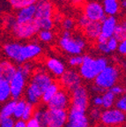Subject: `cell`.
<instances>
[{
  "label": "cell",
  "instance_id": "2e32d148",
  "mask_svg": "<svg viewBox=\"0 0 126 127\" xmlns=\"http://www.w3.org/2000/svg\"><path fill=\"white\" fill-rule=\"evenodd\" d=\"M42 49L38 43L31 42V43L24 44L21 46V57L23 62L32 60L33 58H36L41 55Z\"/></svg>",
  "mask_w": 126,
  "mask_h": 127
},
{
  "label": "cell",
  "instance_id": "30bf717a",
  "mask_svg": "<svg viewBox=\"0 0 126 127\" xmlns=\"http://www.w3.org/2000/svg\"><path fill=\"white\" fill-rule=\"evenodd\" d=\"M84 15L90 21L101 22L107 16L105 14L101 4L96 1H91L86 4L84 7Z\"/></svg>",
  "mask_w": 126,
  "mask_h": 127
},
{
  "label": "cell",
  "instance_id": "f5cc1de1",
  "mask_svg": "<svg viewBox=\"0 0 126 127\" xmlns=\"http://www.w3.org/2000/svg\"><path fill=\"white\" fill-rule=\"evenodd\" d=\"M0 10H1V9H0Z\"/></svg>",
  "mask_w": 126,
  "mask_h": 127
},
{
  "label": "cell",
  "instance_id": "f1b7e54d",
  "mask_svg": "<svg viewBox=\"0 0 126 127\" xmlns=\"http://www.w3.org/2000/svg\"><path fill=\"white\" fill-rule=\"evenodd\" d=\"M34 106L30 104V103L27 102V105H26V108L24 109V112L22 114V117H21V120L25 122H28V120L32 118L33 117V113H34Z\"/></svg>",
  "mask_w": 126,
  "mask_h": 127
},
{
  "label": "cell",
  "instance_id": "1f68e13d",
  "mask_svg": "<svg viewBox=\"0 0 126 127\" xmlns=\"http://www.w3.org/2000/svg\"><path fill=\"white\" fill-rule=\"evenodd\" d=\"M114 105L116 106V109H119V110L123 111V112H125V110H126V97H125V95H122V96H120L117 100H116Z\"/></svg>",
  "mask_w": 126,
  "mask_h": 127
},
{
  "label": "cell",
  "instance_id": "d6a6232c",
  "mask_svg": "<svg viewBox=\"0 0 126 127\" xmlns=\"http://www.w3.org/2000/svg\"><path fill=\"white\" fill-rule=\"evenodd\" d=\"M100 115H101V110L100 109V108L94 107L90 109L88 118L93 121H100Z\"/></svg>",
  "mask_w": 126,
  "mask_h": 127
},
{
  "label": "cell",
  "instance_id": "484cf974",
  "mask_svg": "<svg viewBox=\"0 0 126 127\" xmlns=\"http://www.w3.org/2000/svg\"><path fill=\"white\" fill-rule=\"evenodd\" d=\"M101 100H102L101 107H103L105 109H108L114 106L115 101H116V96L109 90H106L101 95Z\"/></svg>",
  "mask_w": 126,
  "mask_h": 127
},
{
  "label": "cell",
  "instance_id": "5bb4252c",
  "mask_svg": "<svg viewBox=\"0 0 126 127\" xmlns=\"http://www.w3.org/2000/svg\"><path fill=\"white\" fill-rule=\"evenodd\" d=\"M90 120L84 112L70 109L68 112V120L64 127H89Z\"/></svg>",
  "mask_w": 126,
  "mask_h": 127
},
{
  "label": "cell",
  "instance_id": "f6af8a7d",
  "mask_svg": "<svg viewBox=\"0 0 126 127\" xmlns=\"http://www.w3.org/2000/svg\"><path fill=\"white\" fill-rule=\"evenodd\" d=\"M108 38H107L105 35L100 34V35L98 36V38L96 39V42L97 43H106L107 41H108Z\"/></svg>",
  "mask_w": 126,
  "mask_h": 127
},
{
  "label": "cell",
  "instance_id": "c3c4849f",
  "mask_svg": "<svg viewBox=\"0 0 126 127\" xmlns=\"http://www.w3.org/2000/svg\"><path fill=\"white\" fill-rule=\"evenodd\" d=\"M121 6H122L123 8H124V9L126 8V1H125V0H123V1H122V5H121Z\"/></svg>",
  "mask_w": 126,
  "mask_h": 127
},
{
  "label": "cell",
  "instance_id": "83f0119b",
  "mask_svg": "<svg viewBox=\"0 0 126 127\" xmlns=\"http://www.w3.org/2000/svg\"><path fill=\"white\" fill-rule=\"evenodd\" d=\"M27 101L24 99H20L16 101V105L14 108L13 111V117L17 119H20L22 117V114L24 112V109L26 108Z\"/></svg>",
  "mask_w": 126,
  "mask_h": 127
},
{
  "label": "cell",
  "instance_id": "8fae6325",
  "mask_svg": "<svg viewBox=\"0 0 126 127\" xmlns=\"http://www.w3.org/2000/svg\"><path fill=\"white\" fill-rule=\"evenodd\" d=\"M47 104L49 109L66 110L71 105V96L66 90L59 89V91L54 95V97Z\"/></svg>",
  "mask_w": 126,
  "mask_h": 127
},
{
  "label": "cell",
  "instance_id": "52a82bcc",
  "mask_svg": "<svg viewBox=\"0 0 126 127\" xmlns=\"http://www.w3.org/2000/svg\"><path fill=\"white\" fill-rule=\"evenodd\" d=\"M59 45L63 50L70 55L79 56L86 47V41L81 36H68L59 39Z\"/></svg>",
  "mask_w": 126,
  "mask_h": 127
},
{
  "label": "cell",
  "instance_id": "681fc988",
  "mask_svg": "<svg viewBox=\"0 0 126 127\" xmlns=\"http://www.w3.org/2000/svg\"><path fill=\"white\" fill-rule=\"evenodd\" d=\"M95 127H106V126H103V125H101V126H95Z\"/></svg>",
  "mask_w": 126,
  "mask_h": 127
},
{
  "label": "cell",
  "instance_id": "9c48e42d",
  "mask_svg": "<svg viewBox=\"0 0 126 127\" xmlns=\"http://www.w3.org/2000/svg\"><path fill=\"white\" fill-rule=\"evenodd\" d=\"M27 79L28 78H26L20 71L17 70L13 77L10 79L9 85H10L11 98H12V100L18 101L21 98L26 89Z\"/></svg>",
  "mask_w": 126,
  "mask_h": 127
},
{
  "label": "cell",
  "instance_id": "7dc6e473",
  "mask_svg": "<svg viewBox=\"0 0 126 127\" xmlns=\"http://www.w3.org/2000/svg\"><path fill=\"white\" fill-rule=\"evenodd\" d=\"M84 0H71V2L73 3V4H80V3H82Z\"/></svg>",
  "mask_w": 126,
  "mask_h": 127
},
{
  "label": "cell",
  "instance_id": "bcb514c9",
  "mask_svg": "<svg viewBox=\"0 0 126 127\" xmlns=\"http://www.w3.org/2000/svg\"><path fill=\"white\" fill-rule=\"evenodd\" d=\"M92 91H94V93H96V94H100V93H104L106 90L101 89L100 87H97L96 85H93V87H92Z\"/></svg>",
  "mask_w": 126,
  "mask_h": 127
},
{
  "label": "cell",
  "instance_id": "ba28073f",
  "mask_svg": "<svg viewBox=\"0 0 126 127\" xmlns=\"http://www.w3.org/2000/svg\"><path fill=\"white\" fill-rule=\"evenodd\" d=\"M100 121L106 127L120 126L125 122V113L116 108L104 109L101 111Z\"/></svg>",
  "mask_w": 126,
  "mask_h": 127
},
{
  "label": "cell",
  "instance_id": "60d3db41",
  "mask_svg": "<svg viewBox=\"0 0 126 127\" xmlns=\"http://www.w3.org/2000/svg\"><path fill=\"white\" fill-rule=\"evenodd\" d=\"M116 50L121 54V55H125L126 54V41H122L118 43V46H117V49Z\"/></svg>",
  "mask_w": 126,
  "mask_h": 127
},
{
  "label": "cell",
  "instance_id": "7c38bea8",
  "mask_svg": "<svg viewBox=\"0 0 126 127\" xmlns=\"http://www.w3.org/2000/svg\"><path fill=\"white\" fill-rule=\"evenodd\" d=\"M60 84L68 90H73L82 84V79L79 72L73 69L65 70L60 77Z\"/></svg>",
  "mask_w": 126,
  "mask_h": 127
},
{
  "label": "cell",
  "instance_id": "e0dca14e",
  "mask_svg": "<svg viewBox=\"0 0 126 127\" xmlns=\"http://www.w3.org/2000/svg\"><path fill=\"white\" fill-rule=\"evenodd\" d=\"M117 19L116 16H107L100 22V34L105 35L107 38L113 36L115 28L117 25Z\"/></svg>",
  "mask_w": 126,
  "mask_h": 127
},
{
  "label": "cell",
  "instance_id": "44dd1931",
  "mask_svg": "<svg viewBox=\"0 0 126 127\" xmlns=\"http://www.w3.org/2000/svg\"><path fill=\"white\" fill-rule=\"evenodd\" d=\"M101 5L106 16H116L120 11V3L118 0H103Z\"/></svg>",
  "mask_w": 126,
  "mask_h": 127
},
{
  "label": "cell",
  "instance_id": "f907efd6",
  "mask_svg": "<svg viewBox=\"0 0 126 127\" xmlns=\"http://www.w3.org/2000/svg\"><path fill=\"white\" fill-rule=\"evenodd\" d=\"M60 1H63L64 2V1H68V0H60Z\"/></svg>",
  "mask_w": 126,
  "mask_h": 127
},
{
  "label": "cell",
  "instance_id": "ab89813d",
  "mask_svg": "<svg viewBox=\"0 0 126 127\" xmlns=\"http://www.w3.org/2000/svg\"><path fill=\"white\" fill-rule=\"evenodd\" d=\"M27 127H44L41 125L37 119H35L34 117H32L30 120H28L27 122Z\"/></svg>",
  "mask_w": 126,
  "mask_h": 127
},
{
  "label": "cell",
  "instance_id": "8992f818",
  "mask_svg": "<svg viewBox=\"0 0 126 127\" xmlns=\"http://www.w3.org/2000/svg\"><path fill=\"white\" fill-rule=\"evenodd\" d=\"M89 106V94L84 86H79L71 90L70 109L86 113Z\"/></svg>",
  "mask_w": 126,
  "mask_h": 127
},
{
  "label": "cell",
  "instance_id": "277c9868",
  "mask_svg": "<svg viewBox=\"0 0 126 127\" xmlns=\"http://www.w3.org/2000/svg\"><path fill=\"white\" fill-rule=\"evenodd\" d=\"M10 20L11 21L9 23V27L12 29L14 36L18 39H29V38L34 36L36 34H38V32L40 31V28L35 20L22 22V23L16 22L15 18H12Z\"/></svg>",
  "mask_w": 126,
  "mask_h": 127
},
{
  "label": "cell",
  "instance_id": "d590c367",
  "mask_svg": "<svg viewBox=\"0 0 126 127\" xmlns=\"http://www.w3.org/2000/svg\"><path fill=\"white\" fill-rule=\"evenodd\" d=\"M82 58H83L81 56H72L68 60V64L71 66H73V67L80 66V64H82Z\"/></svg>",
  "mask_w": 126,
  "mask_h": 127
},
{
  "label": "cell",
  "instance_id": "ac0fdd59",
  "mask_svg": "<svg viewBox=\"0 0 126 127\" xmlns=\"http://www.w3.org/2000/svg\"><path fill=\"white\" fill-rule=\"evenodd\" d=\"M46 66H47L48 71L57 78L61 77L66 70L64 64L60 59L56 58H49L46 61Z\"/></svg>",
  "mask_w": 126,
  "mask_h": 127
},
{
  "label": "cell",
  "instance_id": "816d5d0a",
  "mask_svg": "<svg viewBox=\"0 0 126 127\" xmlns=\"http://www.w3.org/2000/svg\"><path fill=\"white\" fill-rule=\"evenodd\" d=\"M9 1H11V0H9Z\"/></svg>",
  "mask_w": 126,
  "mask_h": 127
},
{
  "label": "cell",
  "instance_id": "ffe728a7",
  "mask_svg": "<svg viewBox=\"0 0 126 127\" xmlns=\"http://www.w3.org/2000/svg\"><path fill=\"white\" fill-rule=\"evenodd\" d=\"M34 14H35V4L21 8L18 10V12L16 14L15 21L18 23H22L34 20Z\"/></svg>",
  "mask_w": 126,
  "mask_h": 127
},
{
  "label": "cell",
  "instance_id": "b9f144b4",
  "mask_svg": "<svg viewBox=\"0 0 126 127\" xmlns=\"http://www.w3.org/2000/svg\"><path fill=\"white\" fill-rule=\"evenodd\" d=\"M97 49H98L99 51H100L103 54H109L110 51L108 49V46L106 43H97Z\"/></svg>",
  "mask_w": 126,
  "mask_h": 127
},
{
  "label": "cell",
  "instance_id": "9a60e30c",
  "mask_svg": "<svg viewBox=\"0 0 126 127\" xmlns=\"http://www.w3.org/2000/svg\"><path fill=\"white\" fill-rule=\"evenodd\" d=\"M21 46L22 44L16 42H8L4 46V51L6 57L20 64L24 63L21 57Z\"/></svg>",
  "mask_w": 126,
  "mask_h": 127
},
{
  "label": "cell",
  "instance_id": "74e56055",
  "mask_svg": "<svg viewBox=\"0 0 126 127\" xmlns=\"http://www.w3.org/2000/svg\"><path fill=\"white\" fill-rule=\"evenodd\" d=\"M115 96H119V95H122L124 93V89L121 86H118V85H115L114 87H112L110 89H108Z\"/></svg>",
  "mask_w": 126,
  "mask_h": 127
},
{
  "label": "cell",
  "instance_id": "8d00e7d4",
  "mask_svg": "<svg viewBox=\"0 0 126 127\" xmlns=\"http://www.w3.org/2000/svg\"><path fill=\"white\" fill-rule=\"evenodd\" d=\"M14 119L12 117H7V118L0 119V127H13Z\"/></svg>",
  "mask_w": 126,
  "mask_h": 127
},
{
  "label": "cell",
  "instance_id": "3957f363",
  "mask_svg": "<svg viewBox=\"0 0 126 127\" xmlns=\"http://www.w3.org/2000/svg\"><path fill=\"white\" fill-rule=\"evenodd\" d=\"M82 58L79 74L81 79L86 80H94L100 71L108 65V59L102 57L94 58L89 55H85Z\"/></svg>",
  "mask_w": 126,
  "mask_h": 127
},
{
  "label": "cell",
  "instance_id": "ee69618b",
  "mask_svg": "<svg viewBox=\"0 0 126 127\" xmlns=\"http://www.w3.org/2000/svg\"><path fill=\"white\" fill-rule=\"evenodd\" d=\"M13 127H27V122L23 121L21 119H18L17 121L14 122Z\"/></svg>",
  "mask_w": 126,
  "mask_h": 127
},
{
  "label": "cell",
  "instance_id": "e575fe53",
  "mask_svg": "<svg viewBox=\"0 0 126 127\" xmlns=\"http://www.w3.org/2000/svg\"><path fill=\"white\" fill-rule=\"evenodd\" d=\"M118 43L119 42H117V40H116L115 37H113V36L108 38V41H107V42H106L107 46H108V49L109 50L110 52L116 51V49H117V46H118Z\"/></svg>",
  "mask_w": 126,
  "mask_h": 127
},
{
  "label": "cell",
  "instance_id": "d4e9b609",
  "mask_svg": "<svg viewBox=\"0 0 126 127\" xmlns=\"http://www.w3.org/2000/svg\"><path fill=\"white\" fill-rule=\"evenodd\" d=\"M16 105V101L14 100H9L4 103L3 107L0 109V119L12 117L13 116L14 108Z\"/></svg>",
  "mask_w": 126,
  "mask_h": 127
},
{
  "label": "cell",
  "instance_id": "836d02e7",
  "mask_svg": "<svg viewBox=\"0 0 126 127\" xmlns=\"http://www.w3.org/2000/svg\"><path fill=\"white\" fill-rule=\"evenodd\" d=\"M75 27V21L71 18H64L62 20V28L66 31H71Z\"/></svg>",
  "mask_w": 126,
  "mask_h": 127
},
{
  "label": "cell",
  "instance_id": "4dcf8cb0",
  "mask_svg": "<svg viewBox=\"0 0 126 127\" xmlns=\"http://www.w3.org/2000/svg\"><path fill=\"white\" fill-rule=\"evenodd\" d=\"M33 64H32L30 62H25V63L21 64L19 65V67L17 68L18 71H20L22 74L26 78H28V76L31 74L32 71H33Z\"/></svg>",
  "mask_w": 126,
  "mask_h": 127
},
{
  "label": "cell",
  "instance_id": "f35d334b",
  "mask_svg": "<svg viewBox=\"0 0 126 127\" xmlns=\"http://www.w3.org/2000/svg\"><path fill=\"white\" fill-rule=\"evenodd\" d=\"M90 20L86 17L84 14L79 16V18L78 19V24H79V26L81 28H85L87 26V24L89 23Z\"/></svg>",
  "mask_w": 126,
  "mask_h": 127
},
{
  "label": "cell",
  "instance_id": "7402d4cb",
  "mask_svg": "<svg viewBox=\"0 0 126 127\" xmlns=\"http://www.w3.org/2000/svg\"><path fill=\"white\" fill-rule=\"evenodd\" d=\"M86 36L90 40H96L100 34V22L89 21L87 26L84 28Z\"/></svg>",
  "mask_w": 126,
  "mask_h": 127
},
{
  "label": "cell",
  "instance_id": "cb8c5ba5",
  "mask_svg": "<svg viewBox=\"0 0 126 127\" xmlns=\"http://www.w3.org/2000/svg\"><path fill=\"white\" fill-rule=\"evenodd\" d=\"M11 98L9 81L0 79V103L6 102Z\"/></svg>",
  "mask_w": 126,
  "mask_h": 127
},
{
  "label": "cell",
  "instance_id": "7a4b0ae2",
  "mask_svg": "<svg viewBox=\"0 0 126 127\" xmlns=\"http://www.w3.org/2000/svg\"><path fill=\"white\" fill-rule=\"evenodd\" d=\"M44 127H64L68 120V111L62 109H37L33 117Z\"/></svg>",
  "mask_w": 126,
  "mask_h": 127
},
{
  "label": "cell",
  "instance_id": "d6986e66",
  "mask_svg": "<svg viewBox=\"0 0 126 127\" xmlns=\"http://www.w3.org/2000/svg\"><path fill=\"white\" fill-rule=\"evenodd\" d=\"M16 71L17 67L12 62L8 60H3L0 62V79L10 81Z\"/></svg>",
  "mask_w": 126,
  "mask_h": 127
},
{
  "label": "cell",
  "instance_id": "603a6c76",
  "mask_svg": "<svg viewBox=\"0 0 126 127\" xmlns=\"http://www.w3.org/2000/svg\"><path fill=\"white\" fill-rule=\"evenodd\" d=\"M60 89V85L57 82H53L51 85H49V87L45 89L43 92L42 95H41V101L44 103H48L52 98L54 97V95L59 91Z\"/></svg>",
  "mask_w": 126,
  "mask_h": 127
},
{
  "label": "cell",
  "instance_id": "6da1fadb",
  "mask_svg": "<svg viewBox=\"0 0 126 127\" xmlns=\"http://www.w3.org/2000/svg\"><path fill=\"white\" fill-rule=\"evenodd\" d=\"M53 82V79L46 71H37L34 72L31 77L29 85L25 90V101L33 106L38 104L41 101L43 92Z\"/></svg>",
  "mask_w": 126,
  "mask_h": 127
},
{
  "label": "cell",
  "instance_id": "4316f807",
  "mask_svg": "<svg viewBox=\"0 0 126 127\" xmlns=\"http://www.w3.org/2000/svg\"><path fill=\"white\" fill-rule=\"evenodd\" d=\"M113 37H115L117 42H120L122 41H124L126 38V24L124 21L121 23H117L116 28H115Z\"/></svg>",
  "mask_w": 126,
  "mask_h": 127
},
{
  "label": "cell",
  "instance_id": "7bdbcfd3",
  "mask_svg": "<svg viewBox=\"0 0 126 127\" xmlns=\"http://www.w3.org/2000/svg\"><path fill=\"white\" fill-rule=\"evenodd\" d=\"M93 103L94 107H97V108H100L101 107L102 105V100H101V96L100 95H96L93 100Z\"/></svg>",
  "mask_w": 126,
  "mask_h": 127
},
{
  "label": "cell",
  "instance_id": "5b68a950",
  "mask_svg": "<svg viewBox=\"0 0 126 127\" xmlns=\"http://www.w3.org/2000/svg\"><path fill=\"white\" fill-rule=\"evenodd\" d=\"M120 78V71L116 66L108 64L95 77L94 85L103 90H108L116 85Z\"/></svg>",
  "mask_w": 126,
  "mask_h": 127
},
{
  "label": "cell",
  "instance_id": "f546056e",
  "mask_svg": "<svg viewBox=\"0 0 126 127\" xmlns=\"http://www.w3.org/2000/svg\"><path fill=\"white\" fill-rule=\"evenodd\" d=\"M38 37L43 42H50L54 39V34L51 30H40Z\"/></svg>",
  "mask_w": 126,
  "mask_h": 127
},
{
  "label": "cell",
  "instance_id": "4fadbf2b",
  "mask_svg": "<svg viewBox=\"0 0 126 127\" xmlns=\"http://www.w3.org/2000/svg\"><path fill=\"white\" fill-rule=\"evenodd\" d=\"M54 7L50 0H38L35 4L34 20L36 21L47 19H53Z\"/></svg>",
  "mask_w": 126,
  "mask_h": 127
}]
</instances>
